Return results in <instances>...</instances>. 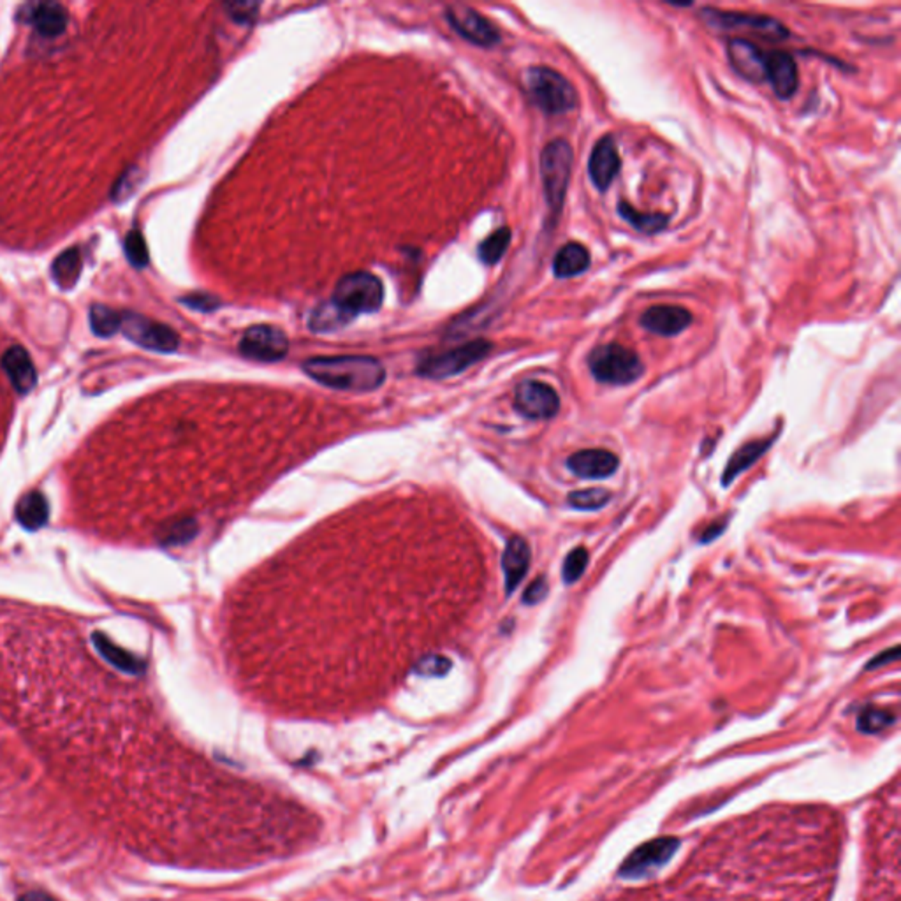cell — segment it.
Here are the masks:
<instances>
[{
	"instance_id": "cell-24",
	"label": "cell",
	"mask_w": 901,
	"mask_h": 901,
	"mask_svg": "<svg viewBox=\"0 0 901 901\" xmlns=\"http://www.w3.org/2000/svg\"><path fill=\"white\" fill-rule=\"evenodd\" d=\"M81 266H83V259H81V254H79V249L72 247V249H68L64 250L52 265V277L55 280V283L64 289V291H70L76 282L79 280V275H81Z\"/></svg>"
},
{
	"instance_id": "cell-27",
	"label": "cell",
	"mask_w": 901,
	"mask_h": 901,
	"mask_svg": "<svg viewBox=\"0 0 901 901\" xmlns=\"http://www.w3.org/2000/svg\"><path fill=\"white\" fill-rule=\"evenodd\" d=\"M88 317L94 335L101 339H110L120 332L122 314L106 305H92Z\"/></svg>"
},
{
	"instance_id": "cell-35",
	"label": "cell",
	"mask_w": 901,
	"mask_h": 901,
	"mask_svg": "<svg viewBox=\"0 0 901 901\" xmlns=\"http://www.w3.org/2000/svg\"><path fill=\"white\" fill-rule=\"evenodd\" d=\"M196 532H198V525L192 520H182L166 530L164 541L168 545H180V543L191 541L196 536Z\"/></svg>"
},
{
	"instance_id": "cell-15",
	"label": "cell",
	"mask_w": 901,
	"mask_h": 901,
	"mask_svg": "<svg viewBox=\"0 0 901 901\" xmlns=\"http://www.w3.org/2000/svg\"><path fill=\"white\" fill-rule=\"evenodd\" d=\"M727 55L733 70L752 83L766 81V53L754 43L736 37L727 45Z\"/></svg>"
},
{
	"instance_id": "cell-37",
	"label": "cell",
	"mask_w": 901,
	"mask_h": 901,
	"mask_svg": "<svg viewBox=\"0 0 901 901\" xmlns=\"http://www.w3.org/2000/svg\"><path fill=\"white\" fill-rule=\"evenodd\" d=\"M548 581L545 576H539L536 581H532V585L525 590L523 594V602L528 604V606H534L537 602H541L546 595H548Z\"/></svg>"
},
{
	"instance_id": "cell-8",
	"label": "cell",
	"mask_w": 901,
	"mask_h": 901,
	"mask_svg": "<svg viewBox=\"0 0 901 901\" xmlns=\"http://www.w3.org/2000/svg\"><path fill=\"white\" fill-rule=\"evenodd\" d=\"M120 332L136 346L155 352H175L180 347V337L166 324L155 323L136 312H124Z\"/></svg>"
},
{
	"instance_id": "cell-29",
	"label": "cell",
	"mask_w": 901,
	"mask_h": 901,
	"mask_svg": "<svg viewBox=\"0 0 901 901\" xmlns=\"http://www.w3.org/2000/svg\"><path fill=\"white\" fill-rule=\"evenodd\" d=\"M94 639H95V644H97V648L101 650V653H102L106 659H110L115 666H119L120 669L129 671V673H139V671L143 669L141 660H138V659H136V657H133V655H129L127 651H124V650L117 648V646H115L113 643H110V641H108L102 634H95V635H94Z\"/></svg>"
},
{
	"instance_id": "cell-33",
	"label": "cell",
	"mask_w": 901,
	"mask_h": 901,
	"mask_svg": "<svg viewBox=\"0 0 901 901\" xmlns=\"http://www.w3.org/2000/svg\"><path fill=\"white\" fill-rule=\"evenodd\" d=\"M124 249H126V256L129 259V263L135 266V268H144L150 261V256H148V247H146V242H144V236L141 234V231L138 229H133L127 236H126V243H124Z\"/></svg>"
},
{
	"instance_id": "cell-10",
	"label": "cell",
	"mask_w": 901,
	"mask_h": 901,
	"mask_svg": "<svg viewBox=\"0 0 901 901\" xmlns=\"http://www.w3.org/2000/svg\"><path fill=\"white\" fill-rule=\"evenodd\" d=\"M289 350V340L282 330L270 324H258L245 332L240 340V352L245 357L274 363L285 357Z\"/></svg>"
},
{
	"instance_id": "cell-16",
	"label": "cell",
	"mask_w": 901,
	"mask_h": 901,
	"mask_svg": "<svg viewBox=\"0 0 901 901\" xmlns=\"http://www.w3.org/2000/svg\"><path fill=\"white\" fill-rule=\"evenodd\" d=\"M766 81L771 83V88L778 99H790L796 94L799 83L796 61L787 52L766 53Z\"/></svg>"
},
{
	"instance_id": "cell-4",
	"label": "cell",
	"mask_w": 901,
	"mask_h": 901,
	"mask_svg": "<svg viewBox=\"0 0 901 901\" xmlns=\"http://www.w3.org/2000/svg\"><path fill=\"white\" fill-rule=\"evenodd\" d=\"M574 152L569 141L553 139L541 153V178L546 196V203L553 213H560L565 203L570 173H572Z\"/></svg>"
},
{
	"instance_id": "cell-40",
	"label": "cell",
	"mask_w": 901,
	"mask_h": 901,
	"mask_svg": "<svg viewBox=\"0 0 901 901\" xmlns=\"http://www.w3.org/2000/svg\"><path fill=\"white\" fill-rule=\"evenodd\" d=\"M725 525H727V520L724 521H715L713 525H709L708 528H704V534L700 537V543H709L713 541L715 537H718L724 530H725Z\"/></svg>"
},
{
	"instance_id": "cell-38",
	"label": "cell",
	"mask_w": 901,
	"mask_h": 901,
	"mask_svg": "<svg viewBox=\"0 0 901 901\" xmlns=\"http://www.w3.org/2000/svg\"><path fill=\"white\" fill-rule=\"evenodd\" d=\"M182 303H185L187 307L200 310V312H211L213 308L218 307V299L209 294H191V296L184 298Z\"/></svg>"
},
{
	"instance_id": "cell-41",
	"label": "cell",
	"mask_w": 901,
	"mask_h": 901,
	"mask_svg": "<svg viewBox=\"0 0 901 901\" xmlns=\"http://www.w3.org/2000/svg\"><path fill=\"white\" fill-rule=\"evenodd\" d=\"M21 901H52L43 895H37V893H32V895H27L25 898H21Z\"/></svg>"
},
{
	"instance_id": "cell-22",
	"label": "cell",
	"mask_w": 901,
	"mask_h": 901,
	"mask_svg": "<svg viewBox=\"0 0 901 901\" xmlns=\"http://www.w3.org/2000/svg\"><path fill=\"white\" fill-rule=\"evenodd\" d=\"M773 437L771 438H766V440H756V442H749L745 444L743 447H740L729 460L725 471H724V478H722V485L724 487L731 485L741 472L749 471L764 453L771 447L773 444Z\"/></svg>"
},
{
	"instance_id": "cell-26",
	"label": "cell",
	"mask_w": 901,
	"mask_h": 901,
	"mask_svg": "<svg viewBox=\"0 0 901 901\" xmlns=\"http://www.w3.org/2000/svg\"><path fill=\"white\" fill-rule=\"evenodd\" d=\"M618 215L628 222L635 231L644 233V234H655L660 233L668 227L669 217L664 213H641L634 207H630L627 201L618 203Z\"/></svg>"
},
{
	"instance_id": "cell-31",
	"label": "cell",
	"mask_w": 901,
	"mask_h": 901,
	"mask_svg": "<svg viewBox=\"0 0 901 901\" xmlns=\"http://www.w3.org/2000/svg\"><path fill=\"white\" fill-rule=\"evenodd\" d=\"M897 722V717L882 708H864L861 715L857 717V729L866 733V734H875L884 731L886 727L893 725Z\"/></svg>"
},
{
	"instance_id": "cell-3",
	"label": "cell",
	"mask_w": 901,
	"mask_h": 901,
	"mask_svg": "<svg viewBox=\"0 0 901 901\" xmlns=\"http://www.w3.org/2000/svg\"><path fill=\"white\" fill-rule=\"evenodd\" d=\"M588 368L595 381L610 386H628L644 373L637 352L620 344L595 347L588 356Z\"/></svg>"
},
{
	"instance_id": "cell-5",
	"label": "cell",
	"mask_w": 901,
	"mask_h": 901,
	"mask_svg": "<svg viewBox=\"0 0 901 901\" xmlns=\"http://www.w3.org/2000/svg\"><path fill=\"white\" fill-rule=\"evenodd\" d=\"M333 301L354 317L373 314L382 307L384 285L368 272H354L339 280Z\"/></svg>"
},
{
	"instance_id": "cell-21",
	"label": "cell",
	"mask_w": 901,
	"mask_h": 901,
	"mask_svg": "<svg viewBox=\"0 0 901 901\" xmlns=\"http://www.w3.org/2000/svg\"><path fill=\"white\" fill-rule=\"evenodd\" d=\"M590 266V252L585 245L570 242L556 252L553 272L558 278H572L585 274Z\"/></svg>"
},
{
	"instance_id": "cell-20",
	"label": "cell",
	"mask_w": 901,
	"mask_h": 901,
	"mask_svg": "<svg viewBox=\"0 0 901 901\" xmlns=\"http://www.w3.org/2000/svg\"><path fill=\"white\" fill-rule=\"evenodd\" d=\"M676 848V841L675 840H659V841H653L643 848H639L634 856L628 857V861L625 863L624 868H622V873L624 875H641V873H646L648 870L655 868V866H660L666 859L671 857V854L675 852Z\"/></svg>"
},
{
	"instance_id": "cell-1",
	"label": "cell",
	"mask_w": 901,
	"mask_h": 901,
	"mask_svg": "<svg viewBox=\"0 0 901 901\" xmlns=\"http://www.w3.org/2000/svg\"><path fill=\"white\" fill-rule=\"evenodd\" d=\"M305 373L315 382L352 393H368L381 388L386 370L370 356H321L303 363Z\"/></svg>"
},
{
	"instance_id": "cell-9",
	"label": "cell",
	"mask_w": 901,
	"mask_h": 901,
	"mask_svg": "<svg viewBox=\"0 0 901 901\" xmlns=\"http://www.w3.org/2000/svg\"><path fill=\"white\" fill-rule=\"evenodd\" d=\"M514 409L528 419H552L560 411V397L541 381H523L514 393Z\"/></svg>"
},
{
	"instance_id": "cell-36",
	"label": "cell",
	"mask_w": 901,
	"mask_h": 901,
	"mask_svg": "<svg viewBox=\"0 0 901 901\" xmlns=\"http://www.w3.org/2000/svg\"><path fill=\"white\" fill-rule=\"evenodd\" d=\"M225 9L234 21L250 23L258 14L259 4L258 2H233V4H225Z\"/></svg>"
},
{
	"instance_id": "cell-28",
	"label": "cell",
	"mask_w": 901,
	"mask_h": 901,
	"mask_svg": "<svg viewBox=\"0 0 901 901\" xmlns=\"http://www.w3.org/2000/svg\"><path fill=\"white\" fill-rule=\"evenodd\" d=\"M511 243V229L509 227H500L493 234H489L485 242L479 245L478 254L481 261L486 265H496L502 256L505 254L507 247Z\"/></svg>"
},
{
	"instance_id": "cell-17",
	"label": "cell",
	"mask_w": 901,
	"mask_h": 901,
	"mask_svg": "<svg viewBox=\"0 0 901 901\" xmlns=\"http://www.w3.org/2000/svg\"><path fill=\"white\" fill-rule=\"evenodd\" d=\"M530 560H532V552H530L528 543L520 536L511 537L509 543L505 545L504 556H502V569H504L507 595H511L520 586V583L525 579L528 567H530Z\"/></svg>"
},
{
	"instance_id": "cell-11",
	"label": "cell",
	"mask_w": 901,
	"mask_h": 901,
	"mask_svg": "<svg viewBox=\"0 0 901 901\" xmlns=\"http://www.w3.org/2000/svg\"><path fill=\"white\" fill-rule=\"evenodd\" d=\"M446 16L451 27L472 45L489 48L500 43V34L491 21L469 5L453 4L446 9Z\"/></svg>"
},
{
	"instance_id": "cell-32",
	"label": "cell",
	"mask_w": 901,
	"mask_h": 901,
	"mask_svg": "<svg viewBox=\"0 0 901 901\" xmlns=\"http://www.w3.org/2000/svg\"><path fill=\"white\" fill-rule=\"evenodd\" d=\"M588 561H590V556L583 546L574 548L569 555L565 556V561L561 565V579L565 581V585H572L577 579H581L583 572L586 570Z\"/></svg>"
},
{
	"instance_id": "cell-7",
	"label": "cell",
	"mask_w": 901,
	"mask_h": 901,
	"mask_svg": "<svg viewBox=\"0 0 901 901\" xmlns=\"http://www.w3.org/2000/svg\"><path fill=\"white\" fill-rule=\"evenodd\" d=\"M702 21L722 32H731V30H745L754 36H761L764 39H785L789 37V30L774 18L764 16V14H745V12H729V11H720V9H702L700 11Z\"/></svg>"
},
{
	"instance_id": "cell-2",
	"label": "cell",
	"mask_w": 901,
	"mask_h": 901,
	"mask_svg": "<svg viewBox=\"0 0 901 901\" xmlns=\"http://www.w3.org/2000/svg\"><path fill=\"white\" fill-rule=\"evenodd\" d=\"M523 83L534 104L548 115H563L577 106V92L572 83L552 68L527 70Z\"/></svg>"
},
{
	"instance_id": "cell-30",
	"label": "cell",
	"mask_w": 901,
	"mask_h": 901,
	"mask_svg": "<svg viewBox=\"0 0 901 901\" xmlns=\"http://www.w3.org/2000/svg\"><path fill=\"white\" fill-rule=\"evenodd\" d=\"M611 498V493L604 487H588L569 493V505L579 511H597L604 507Z\"/></svg>"
},
{
	"instance_id": "cell-39",
	"label": "cell",
	"mask_w": 901,
	"mask_h": 901,
	"mask_svg": "<svg viewBox=\"0 0 901 901\" xmlns=\"http://www.w3.org/2000/svg\"><path fill=\"white\" fill-rule=\"evenodd\" d=\"M898 653H900V646H898V644H897V646H893V648H891V650H888V651H882L877 659H873L872 662H868V664H866V671H872V669H877V668H881V666H886V664L897 662V660H898V657H900Z\"/></svg>"
},
{
	"instance_id": "cell-19",
	"label": "cell",
	"mask_w": 901,
	"mask_h": 901,
	"mask_svg": "<svg viewBox=\"0 0 901 901\" xmlns=\"http://www.w3.org/2000/svg\"><path fill=\"white\" fill-rule=\"evenodd\" d=\"M2 368L7 373L12 388L20 395L32 391V388L37 382L34 363L29 352L21 346L11 347L5 350V354L2 356Z\"/></svg>"
},
{
	"instance_id": "cell-6",
	"label": "cell",
	"mask_w": 901,
	"mask_h": 901,
	"mask_svg": "<svg viewBox=\"0 0 901 901\" xmlns=\"http://www.w3.org/2000/svg\"><path fill=\"white\" fill-rule=\"evenodd\" d=\"M491 350V344L483 339L467 342L463 346L428 356L417 366V373L428 379H447L458 375L479 363Z\"/></svg>"
},
{
	"instance_id": "cell-23",
	"label": "cell",
	"mask_w": 901,
	"mask_h": 901,
	"mask_svg": "<svg viewBox=\"0 0 901 901\" xmlns=\"http://www.w3.org/2000/svg\"><path fill=\"white\" fill-rule=\"evenodd\" d=\"M350 321H354V315H350L344 308H340L333 299L321 303L310 315L308 326L314 333H330L337 332L340 328L347 326Z\"/></svg>"
},
{
	"instance_id": "cell-18",
	"label": "cell",
	"mask_w": 901,
	"mask_h": 901,
	"mask_svg": "<svg viewBox=\"0 0 901 901\" xmlns=\"http://www.w3.org/2000/svg\"><path fill=\"white\" fill-rule=\"evenodd\" d=\"M25 9H27L25 14L27 23H30L43 37H57L64 34L70 21L64 5L55 2H43V4H30Z\"/></svg>"
},
{
	"instance_id": "cell-13",
	"label": "cell",
	"mask_w": 901,
	"mask_h": 901,
	"mask_svg": "<svg viewBox=\"0 0 901 901\" xmlns=\"http://www.w3.org/2000/svg\"><path fill=\"white\" fill-rule=\"evenodd\" d=\"M567 467L583 479H606L618 471L620 460L606 449H583L569 456Z\"/></svg>"
},
{
	"instance_id": "cell-14",
	"label": "cell",
	"mask_w": 901,
	"mask_h": 901,
	"mask_svg": "<svg viewBox=\"0 0 901 901\" xmlns=\"http://www.w3.org/2000/svg\"><path fill=\"white\" fill-rule=\"evenodd\" d=\"M641 326L660 337H676L692 324V314L684 307L657 305L648 308L641 319Z\"/></svg>"
},
{
	"instance_id": "cell-34",
	"label": "cell",
	"mask_w": 901,
	"mask_h": 901,
	"mask_svg": "<svg viewBox=\"0 0 901 901\" xmlns=\"http://www.w3.org/2000/svg\"><path fill=\"white\" fill-rule=\"evenodd\" d=\"M451 669V660L444 655H426L419 659L416 664L417 675L426 676V678H435V676H444Z\"/></svg>"
},
{
	"instance_id": "cell-12",
	"label": "cell",
	"mask_w": 901,
	"mask_h": 901,
	"mask_svg": "<svg viewBox=\"0 0 901 901\" xmlns=\"http://www.w3.org/2000/svg\"><path fill=\"white\" fill-rule=\"evenodd\" d=\"M622 168V159L613 136L606 135L599 139L588 159V175L597 191L604 192L611 187L613 180L618 176Z\"/></svg>"
},
{
	"instance_id": "cell-25",
	"label": "cell",
	"mask_w": 901,
	"mask_h": 901,
	"mask_svg": "<svg viewBox=\"0 0 901 901\" xmlns=\"http://www.w3.org/2000/svg\"><path fill=\"white\" fill-rule=\"evenodd\" d=\"M16 518L25 528L36 530L43 527L48 520V504L45 496L37 491H32L27 496H23L16 507Z\"/></svg>"
}]
</instances>
